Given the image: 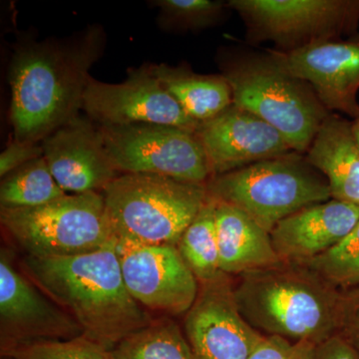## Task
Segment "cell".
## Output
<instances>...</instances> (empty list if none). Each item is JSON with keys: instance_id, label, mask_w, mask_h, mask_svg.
<instances>
[{"instance_id": "obj_1", "label": "cell", "mask_w": 359, "mask_h": 359, "mask_svg": "<svg viewBox=\"0 0 359 359\" xmlns=\"http://www.w3.org/2000/svg\"><path fill=\"white\" fill-rule=\"evenodd\" d=\"M106 34L92 25L65 39L20 42L9 66L14 140L39 143L79 116Z\"/></svg>"}, {"instance_id": "obj_2", "label": "cell", "mask_w": 359, "mask_h": 359, "mask_svg": "<svg viewBox=\"0 0 359 359\" xmlns=\"http://www.w3.org/2000/svg\"><path fill=\"white\" fill-rule=\"evenodd\" d=\"M23 273L69 314L82 334L113 349L154 318L129 294L116 244L76 256H26Z\"/></svg>"}, {"instance_id": "obj_3", "label": "cell", "mask_w": 359, "mask_h": 359, "mask_svg": "<svg viewBox=\"0 0 359 359\" xmlns=\"http://www.w3.org/2000/svg\"><path fill=\"white\" fill-rule=\"evenodd\" d=\"M233 297L245 320L264 337L318 346L339 332L342 290L304 264L238 276Z\"/></svg>"}, {"instance_id": "obj_4", "label": "cell", "mask_w": 359, "mask_h": 359, "mask_svg": "<svg viewBox=\"0 0 359 359\" xmlns=\"http://www.w3.org/2000/svg\"><path fill=\"white\" fill-rule=\"evenodd\" d=\"M116 244L173 245L199 214L205 184L149 174H122L103 190Z\"/></svg>"}, {"instance_id": "obj_5", "label": "cell", "mask_w": 359, "mask_h": 359, "mask_svg": "<svg viewBox=\"0 0 359 359\" xmlns=\"http://www.w3.org/2000/svg\"><path fill=\"white\" fill-rule=\"evenodd\" d=\"M219 66L233 105L278 130L297 154L309 150L330 114L311 85L280 69L269 55H229Z\"/></svg>"}, {"instance_id": "obj_6", "label": "cell", "mask_w": 359, "mask_h": 359, "mask_svg": "<svg viewBox=\"0 0 359 359\" xmlns=\"http://www.w3.org/2000/svg\"><path fill=\"white\" fill-rule=\"evenodd\" d=\"M205 187L209 197L242 210L269 233L294 212L332 199L325 177L294 154L212 177Z\"/></svg>"}, {"instance_id": "obj_7", "label": "cell", "mask_w": 359, "mask_h": 359, "mask_svg": "<svg viewBox=\"0 0 359 359\" xmlns=\"http://www.w3.org/2000/svg\"><path fill=\"white\" fill-rule=\"evenodd\" d=\"M0 221L29 257L76 256L116 244L100 192L66 194L35 208H0Z\"/></svg>"}, {"instance_id": "obj_8", "label": "cell", "mask_w": 359, "mask_h": 359, "mask_svg": "<svg viewBox=\"0 0 359 359\" xmlns=\"http://www.w3.org/2000/svg\"><path fill=\"white\" fill-rule=\"evenodd\" d=\"M99 130L118 173L158 175L196 184H207L211 178L195 132L156 124L100 126Z\"/></svg>"}, {"instance_id": "obj_9", "label": "cell", "mask_w": 359, "mask_h": 359, "mask_svg": "<svg viewBox=\"0 0 359 359\" xmlns=\"http://www.w3.org/2000/svg\"><path fill=\"white\" fill-rule=\"evenodd\" d=\"M229 8L245 21L250 39L275 42L285 51L335 39L351 29L359 2L346 0H230Z\"/></svg>"}, {"instance_id": "obj_10", "label": "cell", "mask_w": 359, "mask_h": 359, "mask_svg": "<svg viewBox=\"0 0 359 359\" xmlns=\"http://www.w3.org/2000/svg\"><path fill=\"white\" fill-rule=\"evenodd\" d=\"M82 109L100 126L166 125L196 133L200 125L161 84L152 65L129 68L122 83L90 78Z\"/></svg>"}, {"instance_id": "obj_11", "label": "cell", "mask_w": 359, "mask_h": 359, "mask_svg": "<svg viewBox=\"0 0 359 359\" xmlns=\"http://www.w3.org/2000/svg\"><path fill=\"white\" fill-rule=\"evenodd\" d=\"M82 335L76 321L0 252V353L23 344Z\"/></svg>"}, {"instance_id": "obj_12", "label": "cell", "mask_w": 359, "mask_h": 359, "mask_svg": "<svg viewBox=\"0 0 359 359\" xmlns=\"http://www.w3.org/2000/svg\"><path fill=\"white\" fill-rule=\"evenodd\" d=\"M129 294L146 311L165 316L188 313L200 285L173 245L116 244Z\"/></svg>"}, {"instance_id": "obj_13", "label": "cell", "mask_w": 359, "mask_h": 359, "mask_svg": "<svg viewBox=\"0 0 359 359\" xmlns=\"http://www.w3.org/2000/svg\"><path fill=\"white\" fill-rule=\"evenodd\" d=\"M183 332L194 359H250L264 337L238 311L233 278L224 273L200 283L197 299L185 314Z\"/></svg>"}, {"instance_id": "obj_14", "label": "cell", "mask_w": 359, "mask_h": 359, "mask_svg": "<svg viewBox=\"0 0 359 359\" xmlns=\"http://www.w3.org/2000/svg\"><path fill=\"white\" fill-rule=\"evenodd\" d=\"M269 57L311 85L327 111L358 117L359 39L323 40L295 50L271 51Z\"/></svg>"}, {"instance_id": "obj_15", "label": "cell", "mask_w": 359, "mask_h": 359, "mask_svg": "<svg viewBox=\"0 0 359 359\" xmlns=\"http://www.w3.org/2000/svg\"><path fill=\"white\" fill-rule=\"evenodd\" d=\"M195 134L204 150L211 178L294 153L278 130L235 105L201 123Z\"/></svg>"}, {"instance_id": "obj_16", "label": "cell", "mask_w": 359, "mask_h": 359, "mask_svg": "<svg viewBox=\"0 0 359 359\" xmlns=\"http://www.w3.org/2000/svg\"><path fill=\"white\" fill-rule=\"evenodd\" d=\"M43 157L66 194L99 192L119 176L100 130L77 116L41 142Z\"/></svg>"}, {"instance_id": "obj_17", "label": "cell", "mask_w": 359, "mask_h": 359, "mask_svg": "<svg viewBox=\"0 0 359 359\" xmlns=\"http://www.w3.org/2000/svg\"><path fill=\"white\" fill-rule=\"evenodd\" d=\"M358 222V205L330 199L283 219L271 231V242L283 263L304 264L337 245Z\"/></svg>"}, {"instance_id": "obj_18", "label": "cell", "mask_w": 359, "mask_h": 359, "mask_svg": "<svg viewBox=\"0 0 359 359\" xmlns=\"http://www.w3.org/2000/svg\"><path fill=\"white\" fill-rule=\"evenodd\" d=\"M215 202L219 269L224 273L233 278L283 263L269 231L242 210Z\"/></svg>"}, {"instance_id": "obj_19", "label": "cell", "mask_w": 359, "mask_h": 359, "mask_svg": "<svg viewBox=\"0 0 359 359\" xmlns=\"http://www.w3.org/2000/svg\"><path fill=\"white\" fill-rule=\"evenodd\" d=\"M306 154L309 164L327 180L332 199L359 207V148L351 123L328 114Z\"/></svg>"}, {"instance_id": "obj_20", "label": "cell", "mask_w": 359, "mask_h": 359, "mask_svg": "<svg viewBox=\"0 0 359 359\" xmlns=\"http://www.w3.org/2000/svg\"><path fill=\"white\" fill-rule=\"evenodd\" d=\"M156 76L194 121L204 123L233 105L230 85L221 75L195 73L184 66L152 65Z\"/></svg>"}, {"instance_id": "obj_21", "label": "cell", "mask_w": 359, "mask_h": 359, "mask_svg": "<svg viewBox=\"0 0 359 359\" xmlns=\"http://www.w3.org/2000/svg\"><path fill=\"white\" fill-rule=\"evenodd\" d=\"M177 248L199 285L223 273L217 242L216 202L209 195L199 214L180 238Z\"/></svg>"}, {"instance_id": "obj_22", "label": "cell", "mask_w": 359, "mask_h": 359, "mask_svg": "<svg viewBox=\"0 0 359 359\" xmlns=\"http://www.w3.org/2000/svg\"><path fill=\"white\" fill-rule=\"evenodd\" d=\"M112 351L114 359H194L183 330L169 316L153 320Z\"/></svg>"}, {"instance_id": "obj_23", "label": "cell", "mask_w": 359, "mask_h": 359, "mask_svg": "<svg viewBox=\"0 0 359 359\" xmlns=\"http://www.w3.org/2000/svg\"><path fill=\"white\" fill-rule=\"evenodd\" d=\"M65 195L42 156L1 178L0 208L39 207Z\"/></svg>"}, {"instance_id": "obj_24", "label": "cell", "mask_w": 359, "mask_h": 359, "mask_svg": "<svg viewBox=\"0 0 359 359\" xmlns=\"http://www.w3.org/2000/svg\"><path fill=\"white\" fill-rule=\"evenodd\" d=\"M341 290L359 287V222L346 237L327 252L302 264Z\"/></svg>"}, {"instance_id": "obj_25", "label": "cell", "mask_w": 359, "mask_h": 359, "mask_svg": "<svg viewBox=\"0 0 359 359\" xmlns=\"http://www.w3.org/2000/svg\"><path fill=\"white\" fill-rule=\"evenodd\" d=\"M158 22L165 30L204 29L218 23L229 8L226 2L215 0H157Z\"/></svg>"}, {"instance_id": "obj_26", "label": "cell", "mask_w": 359, "mask_h": 359, "mask_svg": "<svg viewBox=\"0 0 359 359\" xmlns=\"http://www.w3.org/2000/svg\"><path fill=\"white\" fill-rule=\"evenodd\" d=\"M1 358L11 359H114L112 349L85 335L65 340H46L23 344Z\"/></svg>"}, {"instance_id": "obj_27", "label": "cell", "mask_w": 359, "mask_h": 359, "mask_svg": "<svg viewBox=\"0 0 359 359\" xmlns=\"http://www.w3.org/2000/svg\"><path fill=\"white\" fill-rule=\"evenodd\" d=\"M316 344L264 337L250 359H314Z\"/></svg>"}, {"instance_id": "obj_28", "label": "cell", "mask_w": 359, "mask_h": 359, "mask_svg": "<svg viewBox=\"0 0 359 359\" xmlns=\"http://www.w3.org/2000/svg\"><path fill=\"white\" fill-rule=\"evenodd\" d=\"M337 334L346 340L359 358V287L342 290Z\"/></svg>"}, {"instance_id": "obj_29", "label": "cell", "mask_w": 359, "mask_h": 359, "mask_svg": "<svg viewBox=\"0 0 359 359\" xmlns=\"http://www.w3.org/2000/svg\"><path fill=\"white\" fill-rule=\"evenodd\" d=\"M43 156L41 144L13 140L0 154V177Z\"/></svg>"}, {"instance_id": "obj_30", "label": "cell", "mask_w": 359, "mask_h": 359, "mask_svg": "<svg viewBox=\"0 0 359 359\" xmlns=\"http://www.w3.org/2000/svg\"><path fill=\"white\" fill-rule=\"evenodd\" d=\"M314 359H359L358 354L339 334L316 347Z\"/></svg>"}, {"instance_id": "obj_31", "label": "cell", "mask_w": 359, "mask_h": 359, "mask_svg": "<svg viewBox=\"0 0 359 359\" xmlns=\"http://www.w3.org/2000/svg\"><path fill=\"white\" fill-rule=\"evenodd\" d=\"M351 130H353L354 140H355L359 148V116L358 118H355V121H354L353 124H351Z\"/></svg>"}, {"instance_id": "obj_32", "label": "cell", "mask_w": 359, "mask_h": 359, "mask_svg": "<svg viewBox=\"0 0 359 359\" xmlns=\"http://www.w3.org/2000/svg\"><path fill=\"white\" fill-rule=\"evenodd\" d=\"M2 359H11V358H2Z\"/></svg>"}]
</instances>
